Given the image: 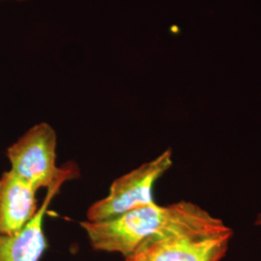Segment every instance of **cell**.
<instances>
[{
	"instance_id": "52a82bcc",
	"label": "cell",
	"mask_w": 261,
	"mask_h": 261,
	"mask_svg": "<svg viewBox=\"0 0 261 261\" xmlns=\"http://www.w3.org/2000/svg\"><path fill=\"white\" fill-rule=\"evenodd\" d=\"M254 224H255V225H258V226H261V213L256 217V220H255V222H254Z\"/></svg>"
},
{
	"instance_id": "8992f818",
	"label": "cell",
	"mask_w": 261,
	"mask_h": 261,
	"mask_svg": "<svg viewBox=\"0 0 261 261\" xmlns=\"http://www.w3.org/2000/svg\"><path fill=\"white\" fill-rule=\"evenodd\" d=\"M36 190L11 169L0 177V234L19 233L37 212Z\"/></svg>"
},
{
	"instance_id": "5b68a950",
	"label": "cell",
	"mask_w": 261,
	"mask_h": 261,
	"mask_svg": "<svg viewBox=\"0 0 261 261\" xmlns=\"http://www.w3.org/2000/svg\"><path fill=\"white\" fill-rule=\"evenodd\" d=\"M75 168V165H68L61 177L47 188V196L43 204L21 231L14 235L0 234V261H39L41 259L47 247L43 227L45 215L64 182L68 179L75 177L77 171Z\"/></svg>"
},
{
	"instance_id": "ba28073f",
	"label": "cell",
	"mask_w": 261,
	"mask_h": 261,
	"mask_svg": "<svg viewBox=\"0 0 261 261\" xmlns=\"http://www.w3.org/2000/svg\"><path fill=\"white\" fill-rule=\"evenodd\" d=\"M0 1H4V0H0ZM16 1H24V0H16Z\"/></svg>"
},
{
	"instance_id": "7a4b0ae2",
	"label": "cell",
	"mask_w": 261,
	"mask_h": 261,
	"mask_svg": "<svg viewBox=\"0 0 261 261\" xmlns=\"http://www.w3.org/2000/svg\"><path fill=\"white\" fill-rule=\"evenodd\" d=\"M171 166L172 150L168 148L152 161L117 178L108 196L89 207L87 221L98 223L112 220L134 209L154 203L155 183Z\"/></svg>"
},
{
	"instance_id": "277c9868",
	"label": "cell",
	"mask_w": 261,
	"mask_h": 261,
	"mask_svg": "<svg viewBox=\"0 0 261 261\" xmlns=\"http://www.w3.org/2000/svg\"><path fill=\"white\" fill-rule=\"evenodd\" d=\"M233 236L226 232L173 236L141 248L125 261H221Z\"/></svg>"
},
{
	"instance_id": "3957f363",
	"label": "cell",
	"mask_w": 261,
	"mask_h": 261,
	"mask_svg": "<svg viewBox=\"0 0 261 261\" xmlns=\"http://www.w3.org/2000/svg\"><path fill=\"white\" fill-rule=\"evenodd\" d=\"M11 170L36 191L51 186L67 169L56 167V134L47 123H40L7 150Z\"/></svg>"
},
{
	"instance_id": "6da1fadb",
	"label": "cell",
	"mask_w": 261,
	"mask_h": 261,
	"mask_svg": "<svg viewBox=\"0 0 261 261\" xmlns=\"http://www.w3.org/2000/svg\"><path fill=\"white\" fill-rule=\"evenodd\" d=\"M94 250L118 252L126 258L141 248L173 236L222 233L231 230L207 210L190 201L156 202L103 222H83Z\"/></svg>"
}]
</instances>
